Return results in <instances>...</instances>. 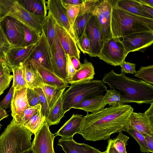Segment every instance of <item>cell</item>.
Listing matches in <instances>:
<instances>
[{"label":"cell","mask_w":153,"mask_h":153,"mask_svg":"<svg viewBox=\"0 0 153 153\" xmlns=\"http://www.w3.org/2000/svg\"><path fill=\"white\" fill-rule=\"evenodd\" d=\"M133 108L129 105L118 104L89 114L83 119L78 134L86 140L97 141L110 139L111 135L126 131Z\"/></svg>","instance_id":"obj_1"},{"label":"cell","mask_w":153,"mask_h":153,"mask_svg":"<svg viewBox=\"0 0 153 153\" xmlns=\"http://www.w3.org/2000/svg\"><path fill=\"white\" fill-rule=\"evenodd\" d=\"M102 81L120 93L123 104L153 103V85L143 80L127 77L122 72L117 74L112 70L104 75Z\"/></svg>","instance_id":"obj_2"},{"label":"cell","mask_w":153,"mask_h":153,"mask_svg":"<svg viewBox=\"0 0 153 153\" xmlns=\"http://www.w3.org/2000/svg\"><path fill=\"white\" fill-rule=\"evenodd\" d=\"M115 3L111 17L112 37L121 38L136 33L153 31V19L131 13L118 7Z\"/></svg>","instance_id":"obj_3"},{"label":"cell","mask_w":153,"mask_h":153,"mask_svg":"<svg viewBox=\"0 0 153 153\" xmlns=\"http://www.w3.org/2000/svg\"><path fill=\"white\" fill-rule=\"evenodd\" d=\"M33 134L13 118L0 135V153H19L30 149Z\"/></svg>","instance_id":"obj_4"},{"label":"cell","mask_w":153,"mask_h":153,"mask_svg":"<svg viewBox=\"0 0 153 153\" xmlns=\"http://www.w3.org/2000/svg\"><path fill=\"white\" fill-rule=\"evenodd\" d=\"M107 88L102 80H92L71 84L62 95L63 109L65 113L84 100L103 95Z\"/></svg>","instance_id":"obj_5"},{"label":"cell","mask_w":153,"mask_h":153,"mask_svg":"<svg viewBox=\"0 0 153 153\" xmlns=\"http://www.w3.org/2000/svg\"><path fill=\"white\" fill-rule=\"evenodd\" d=\"M114 0H97L93 13L96 18L103 45L112 37L111 29V14Z\"/></svg>","instance_id":"obj_6"},{"label":"cell","mask_w":153,"mask_h":153,"mask_svg":"<svg viewBox=\"0 0 153 153\" xmlns=\"http://www.w3.org/2000/svg\"><path fill=\"white\" fill-rule=\"evenodd\" d=\"M128 53L120 38L112 37L103 45L98 57L108 64L120 65Z\"/></svg>","instance_id":"obj_7"},{"label":"cell","mask_w":153,"mask_h":153,"mask_svg":"<svg viewBox=\"0 0 153 153\" xmlns=\"http://www.w3.org/2000/svg\"><path fill=\"white\" fill-rule=\"evenodd\" d=\"M0 27L12 47L21 46L24 38V25L9 16H6L0 21Z\"/></svg>","instance_id":"obj_8"},{"label":"cell","mask_w":153,"mask_h":153,"mask_svg":"<svg viewBox=\"0 0 153 153\" xmlns=\"http://www.w3.org/2000/svg\"><path fill=\"white\" fill-rule=\"evenodd\" d=\"M51 58L47 40L42 32L39 39L35 44L34 48L25 64L38 63L53 72Z\"/></svg>","instance_id":"obj_9"},{"label":"cell","mask_w":153,"mask_h":153,"mask_svg":"<svg viewBox=\"0 0 153 153\" xmlns=\"http://www.w3.org/2000/svg\"><path fill=\"white\" fill-rule=\"evenodd\" d=\"M7 15L16 19L24 25L34 30L40 34L42 32V25L46 18L38 16L30 12L19 3L18 0H15L13 7Z\"/></svg>","instance_id":"obj_10"},{"label":"cell","mask_w":153,"mask_h":153,"mask_svg":"<svg viewBox=\"0 0 153 153\" xmlns=\"http://www.w3.org/2000/svg\"><path fill=\"white\" fill-rule=\"evenodd\" d=\"M122 42L127 52H144L153 43V31L136 33L122 38Z\"/></svg>","instance_id":"obj_11"},{"label":"cell","mask_w":153,"mask_h":153,"mask_svg":"<svg viewBox=\"0 0 153 153\" xmlns=\"http://www.w3.org/2000/svg\"><path fill=\"white\" fill-rule=\"evenodd\" d=\"M45 119L41 128L35 134L31 148L36 153H55L53 141L56 135L52 134Z\"/></svg>","instance_id":"obj_12"},{"label":"cell","mask_w":153,"mask_h":153,"mask_svg":"<svg viewBox=\"0 0 153 153\" xmlns=\"http://www.w3.org/2000/svg\"><path fill=\"white\" fill-rule=\"evenodd\" d=\"M51 53L53 73L64 82L68 84L67 79L66 55L56 34L55 36Z\"/></svg>","instance_id":"obj_13"},{"label":"cell","mask_w":153,"mask_h":153,"mask_svg":"<svg viewBox=\"0 0 153 153\" xmlns=\"http://www.w3.org/2000/svg\"><path fill=\"white\" fill-rule=\"evenodd\" d=\"M85 32L90 42V53L88 55L91 57H98L103 44L96 18L94 15H92L88 20Z\"/></svg>","instance_id":"obj_14"},{"label":"cell","mask_w":153,"mask_h":153,"mask_svg":"<svg viewBox=\"0 0 153 153\" xmlns=\"http://www.w3.org/2000/svg\"><path fill=\"white\" fill-rule=\"evenodd\" d=\"M46 5L48 12L52 15L59 25L68 31L76 42L65 9L61 0H48L46 1Z\"/></svg>","instance_id":"obj_15"},{"label":"cell","mask_w":153,"mask_h":153,"mask_svg":"<svg viewBox=\"0 0 153 153\" xmlns=\"http://www.w3.org/2000/svg\"><path fill=\"white\" fill-rule=\"evenodd\" d=\"M35 45L11 48L6 57L5 62L9 67L12 69L23 66L34 49Z\"/></svg>","instance_id":"obj_16"},{"label":"cell","mask_w":153,"mask_h":153,"mask_svg":"<svg viewBox=\"0 0 153 153\" xmlns=\"http://www.w3.org/2000/svg\"><path fill=\"white\" fill-rule=\"evenodd\" d=\"M56 34L66 54L70 57L80 59V51L74 39L68 31L57 22L55 25Z\"/></svg>","instance_id":"obj_17"},{"label":"cell","mask_w":153,"mask_h":153,"mask_svg":"<svg viewBox=\"0 0 153 153\" xmlns=\"http://www.w3.org/2000/svg\"><path fill=\"white\" fill-rule=\"evenodd\" d=\"M128 127L137 130L144 136H153V120L144 113L132 112L129 118Z\"/></svg>","instance_id":"obj_18"},{"label":"cell","mask_w":153,"mask_h":153,"mask_svg":"<svg viewBox=\"0 0 153 153\" xmlns=\"http://www.w3.org/2000/svg\"><path fill=\"white\" fill-rule=\"evenodd\" d=\"M73 137H61L59 140L58 145L62 147L65 153H106V151L101 152L87 144L78 143L74 140Z\"/></svg>","instance_id":"obj_19"},{"label":"cell","mask_w":153,"mask_h":153,"mask_svg":"<svg viewBox=\"0 0 153 153\" xmlns=\"http://www.w3.org/2000/svg\"><path fill=\"white\" fill-rule=\"evenodd\" d=\"M27 88L14 90L11 104V116L17 122L24 111L29 106L27 96Z\"/></svg>","instance_id":"obj_20"},{"label":"cell","mask_w":153,"mask_h":153,"mask_svg":"<svg viewBox=\"0 0 153 153\" xmlns=\"http://www.w3.org/2000/svg\"><path fill=\"white\" fill-rule=\"evenodd\" d=\"M25 65L34 68L37 71L42 80L43 84L65 88L69 87L68 85V84L60 79L53 72L39 64L34 63Z\"/></svg>","instance_id":"obj_21"},{"label":"cell","mask_w":153,"mask_h":153,"mask_svg":"<svg viewBox=\"0 0 153 153\" xmlns=\"http://www.w3.org/2000/svg\"><path fill=\"white\" fill-rule=\"evenodd\" d=\"M82 115L73 114L68 120L55 134L61 137L68 138L78 133L83 119Z\"/></svg>","instance_id":"obj_22"},{"label":"cell","mask_w":153,"mask_h":153,"mask_svg":"<svg viewBox=\"0 0 153 153\" xmlns=\"http://www.w3.org/2000/svg\"><path fill=\"white\" fill-rule=\"evenodd\" d=\"M103 95L95 96L86 99L75 106L73 108L81 109L87 112H96L105 108L106 105L103 101Z\"/></svg>","instance_id":"obj_23"},{"label":"cell","mask_w":153,"mask_h":153,"mask_svg":"<svg viewBox=\"0 0 153 153\" xmlns=\"http://www.w3.org/2000/svg\"><path fill=\"white\" fill-rule=\"evenodd\" d=\"M95 74L94 67L92 63L86 58L82 63L81 68L76 72L69 84L89 81L92 80Z\"/></svg>","instance_id":"obj_24"},{"label":"cell","mask_w":153,"mask_h":153,"mask_svg":"<svg viewBox=\"0 0 153 153\" xmlns=\"http://www.w3.org/2000/svg\"><path fill=\"white\" fill-rule=\"evenodd\" d=\"M19 3L27 10L37 16L45 18L47 16L45 0H19Z\"/></svg>","instance_id":"obj_25"},{"label":"cell","mask_w":153,"mask_h":153,"mask_svg":"<svg viewBox=\"0 0 153 153\" xmlns=\"http://www.w3.org/2000/svg\"><path fill=\"white\" fill-rule=\"evenodd\" d=\"M116 5L120 8L138 16L153 19V17L145 12L141 4L137 0H117Z\"/></svg>","instance_id":"obj_26"},{"label":"cell","mask_w":153,"mask_h":153,"mask_svg":"<svg viewBox=\"0 0 153 153\" xmlns=\"http://www.w3.org/2000/svg\"><path fill=\"white\" fill-rule=\"evenodd\" d=\"M56 22L52 15L48 12L42 25V32L47 40L51 52L52 50L56 34L55 25Z\"/></svg>","instance_id":"obj_27"},{"label":"cell","mask_w":153,"mask_h":153,"mask_svg":"<svg viewBox=\"0 0 153 153\" xmlns=\"http://www.w3.org/2000/svg\"><path fill=\"white\" fill-rule=\"evenodd\" d=\"M50 110L52 108L66 88L56 86L43 84L42 88Z\"/></svg>","instance_id":"obj_28"},{"label":"cell","mask_w":153,"mask_h":153,"mask_svg":"<svg viewBox=\"0 0 153 153\" xmlns=\"http://www.w3.org/2000/svg\"><path fill=\"white\" fill-rule=\"evenodd\" d=\"M24 67L25 79L28 88L33 89L42 88L43 82L37 71L26 65H24Z\"/></svg>","instance_id":"obj_29"},{"label":"cell","mask_w":153,"mask_h":153,"mask_svg":"<svg viewBox=\"0 0 153 153\" xmlns=\"http://www.w3.org/2000/svg\"><path fill=\"white\" fill-rule=\"evenodd\" d=\"M92 15V13H86L78 15L76 18L72 26V30L77 45L79 39L84 32L88 20Z\"/></svg>","instance_id":"obj_30"},{"label":"cell","mask_w":153,"mask_h":153,"mask_svg":"<svg viewBox=\"0 0 153 153\" xmlns=\"http://www.w3.org/2000/svg\"><path fill=\"white\" fill-rule=\"evenodd\" d=\"M63 94L50 110L48 117L45 118L46 121L49 126L58 124L60 122L61 118L64 116L65 113L63 109Z\"/></svg>","instance_id":"obj_31"},{"label":"cell","mask_w":153,"mask_h":153,"mask_svg":"<svg viewBox=\"0 0 153 153\" xmlns=\"http://www.w3.org/2000/svg\"><path fill=\"white\" fill-rule=\"evenodd\" d=\"M41 109L38 110L23 126L34 134L41 128L45 119Z\"/></svg>","instance_id":"obj_32"},{"label":"cell","mask_w":153,"mask_h":153,"mask_svg":"<svg viewBox=\"0 0 153 153\" xmlns=\"http://www.w3.org/2000/svg\"><path fill=\"white\" fill-rule=\"evenodd\" d=\"M14 90H18L28 88L25 80L24 66L12 68Z\"/></svg>","instance_id":"obj_33"},{"label":"cell","mask_w":153,"mask_h":153,"mask_svg":"<svg viewBox=\"0 0 153 153\" xmlns=\"http://www.w3.org/2000/svg\"><path fill=\"white\" fill-rule=\"evenodd\" d=\"M24 25V38L21 47H26L35 44L39 39L40 34L34 30Z\"/></svg>","instance_id":"obj_34"},{"label":"cell","mask_w":153,"mask_h":153,"mask_svg":"<svg viewBox=\"0 0 153 153\" xmlns=\"http://www.w3.org/2000/svg\"><path fill=\"white\" fill-rule=\"evenodd\" d=\"M103 101L106 105L108 104V106L123 104L121 95L114 90H107L103 95Z\"/></svg>","instance_id":"obj_35"},{"label":"cell","mask_w":153,"mask_h":153,"mask_svg":"<svg viewBox=\"0 0 153 153\" xmlns=\"http://www.w3.org/2000/svg\"><path fill=\"white\" fill-rule=\"evenodd\" d=\"M142 79L144 81L153 84V65L141 67L133 76Z\"/></svg>","instance_id":"obj_36"},{"label":"cell","mask_w":153,"mask_h":153,"mask_svg":"<svg viewBox=\"0 0 153 153\" xmlns=\"http://www.w3.org/2000/svg\"><path fill=\"white\" fill-rule=\"evenodd\" d=\"M129 134L138 142L140 146V150L144 153H149L148 146L144 136L134 129L128 127L126 131Z\"/></svg>","instance_id":"obj_37"},{"label":"cell","mask_w":153,"mask_h":153,"mask_svg":"<svg viewBox=\"0 0 153 153\" xmlns=\"http://www.w3.org/2000/svg\"><path fill=\"white\" fill-rule=\"evenodd\" d=\"M113 139L114 146L119 153H127L126 146L129 139L128 137L120 132L118 135Z\"/></svg>","instance_id":"obj_38"},{"label":"cell","mask_w":153,"mask_h":153,"mask_svg":"<svg viewBox=\"0 0 153 153\" xmlns=\"http://www.w3.org/2000/svg\"><path fill=\"white\" fill-rule=\"evenodd\" d=\"M33 89L38 95L40 104L41 105V112L43 115L46 118L49 114L50 110L45 96L42 88H39Z\"/></svg>","instance_id":"obj_39"},{"label":"cell","mask_w":153,"mask_h":153,"mask_svg":"<svg viewBox=\"0 0 153 153\" xmlns=\"http://www.w3.org/2000/svg\"><path fill=\"white\" fill-rule=\"evenodd\" d=\"M62 3L65 9L67 15L72 29L74 22L79 12L80 5H71Z\"/></svg>","instance_id":"obj_40"},{"label":"cell","mask_w":153,"mask_h":153,"mask_svg":"<svg viewBox=\"0 0 153 153\" xmlns=\"http://www.w3.org/2000/svg\"><path fill=\"white\" fill-rule=\"evenodd\" d=\"M12 47L0 27V59L5 61L6 55Z\"/></svg>","instance_id":"obj_41"},{"label":"cell","mask_w":153,"mask_h":153,"mask_svg":"<svg viewBox=\"0 0 153 153\" xmlns=\"http://www.w3.org/2000/svg\"><path fill=\"white\" fill-rule=\"evenodd\" d=\"M40 108L41 105L40 104L33 107L29 106L24 111L20 118L16 122L19 124L23 126L33 114Z\"/></svg>","instance_id":"obj_42"},{"label":"cell","mask_w":153,"mask_h":153,"mask_svg":"<svg viewBox=\"0 0 153 153\" xmlns=\"http://www.w3.org/2000/svg\"><path fill=\"white\" fill-rule=\"evenodd\" d=\"M77 46L79 49L84 54L90 53V45L89 39L85 31L78 40Z\"/></svg>","instance_id":"obj_43"},{"label":"cell","mask_w":153,"mask_h":153,"mask_svg":"<svg viewBox=\"0 0 153 153\" xmlns=\"http://www.w3.org/2000/svg\"><path fill=\"white\" fill-rule=\"evenodd\" d=\"M15 1V0H0V17L1 20L9 13L13 7Z\"/></svg>","instance_id":"obj_44"},{"label":"cell","mask_w":153,"mask_h":153,"mask_svg":"<svg viewBox=\"0 0 153 153\" xmlns=\"http://www.w3.org/2000/svg\"><path fill=\"white\" fill-rule=\"evenodd\" d=\"M10 72L6 73L0 76V96L8 88L13 79V75Z\"/></svg>","instance_id":"obj_45"},{"label":"cell","mask_w":153,"mask_h":153,"mask_svg":"<svg viewBox=\"0 0 153 153\" xmlns=\"http://www.w3.org/2000/svg\"><path fill=\"white\" fill-rule=\"evenodd\" d=\"M27 96L30 106H35L40 104L38 95L33 89L27 88Z\"/></svg>","instance_id":"obj_46"},{"label":"cell","mask_w":153,"mask_h":153,"mask_svg":"<svg viewBox=\"0 0 153 153\" xmlns=\"http://www.w3.org/2000/svg\"><path fill=\"white\" fill-rule=\"evenodd\" d=\"M14 91L12 85L9 91L3 100L0 102V105L5 109L11 107V104Z\"/></svg>","instance_id":"obj_47"},{"label":"cell","mask_w":153,"mask_h":153,"mask_svg":"<svg viewBox=\"0 0 153 153\" xmlns=\"http://www.w3.org/2000/svg\"><path fill=\"white\" fill-rule=\"evenodd\" d=\"M121 72L126 74H134L135 73L136 64L123 61L120 64Z\"/></svg>","instance_id":"obj_48"},{"label":"cell","mask_w":153,"mask_h":153,"mask_svg":"<svg viewBox=\"0 0 153 153\" xmlns=\"http://www.w3.org/2000/svg\"><path fill=\"white\" fill-rule=\"evenodd\" d=\"M66 55L67 58V79L68 83L69 84V82L71 80L72 78L74 76L76 71L73 66L69 55L68 54H67Z\"/></svg>","instance_id":"obj_49"},{"label":"cell","mask_w":153,"mask_h":153,"mask_svg":"<svg viewBox=\"0 0 153 153\" xmlns=\"http://www.w3.org/2000/svg\"><path fill=\"white\" fill-rule=\"evenodd\" d=\"M12 72V69L7 65L6 62L4 61L0 63V76Z\"/></svg>","instance_id":"obj_50"},{"label":"cell","mask_w":153,"mask_h":153,"mask_svg":"<svg viewBox=\"0 0 153 153\" xmlns=\"http://www.w3.org/2000/svg\"><path fill=\"white\" fill-rule=\"evenodd\" d=\"M146 141L150 152L153 153V136H144Z\"/></svg>","instance_id":"obj_51"},{"label":"cell","mask_w":153,"mask_h":153,"mask_svg":"<svg viewBox=\"0 0 153 153\" xmlns=\"http://www.w3.org/2000/svg\"><path fill=\"white\" fill-rule=\"evenodd\" d=\"M64 4L74 5H80L82 4L84 0H61Z\"/></svg>","instance_id":"obj_52"},{"label":"cell","mask_w":153,"mask_h":153,"mask_svg":"<svg viewBox=\"0 0 153 153\" xmlns=\"http://www.w3.org/2000/svg\"><path fill=\"white\" fill-rule=\"evenodd\" d=\"M71 62L76 71L79 70L81 67L82 63L78 59L74 56L70 57Z\"/></svg>","instance_id":"obj_53"},{"label":"cell","mask_w":153,"mask_h":153,"mask_svg":"<svg viewBox=\"0 0 153 153\" xmlns=\"http://www.w3.org/2000/svg\"><path fill=\"white\" fill-rule=\"evenodd\" d=\"M108 145L105 150L106 153H114L113 151V140L112 139H109L108 140Z\"/></svg>","instance_id":"obj_54"},{"label":"cell","mask_w":153,"mask_h":153,"mask_svg":"<svg viewBox=\"0 0 153 153\" xmlns=\"http://www.w3.org/2000/svg\"><path fill=\"white\" fill-rule=\"evenodd\" d=\"M141 4L144 10L153 17V7L143 4Z\"/></svg>","instance_id":"obj_55"},{"label":"cell","mask_w":153,"mask_h":153,"mask_svg":"<svg viewBox=\"0 0 153 153\" xmlns=\"http://www.w3.org/2000/svg\"><path fill=\"white\" fill-rule=\"evenodd\" d=\"M144 113L150 119L153 120V103L151 104L149 107Z\"/></svg>","instance_id":"obj_56"},{"label":"cell","mask_w":153,"mask_h":153,"mask_svg":"<svg viewBox=\"0 0 153 153\" xmlns=\"http://www.w3.org/2000/svg\"><path fill=\"white\" fill-rule=\"evenodd\" d=\"M9 115L5 109L3 108L0 105V122L2 120L7 117Z\"/></svg>","instance_id":"obj_57"},{"label":"cell","mask_w":153,"mask_h":153,"mask_svg":"<svg viewBox=\"0 0 153 153\" xmlns=\"http://www.w3.org/2000/svg\"><path fill=\"white\" fill-rule=\"evenodd\" d=\"M137 1L141 4L153 7V0H137Z\"/></svg>","instance_id":"obj_58"},{"label":"cell","mask_w":153,"mask_h":153,"mask_svg":"<svg viewBox=\"0 0 153 153\" xmlns=\"http://www.w3.org/2000/svg\"><path fill=\"white\" fill-rule=\"evenodd\" d=\"M19 153H36L32 149V148L23 151Z\"/></svg>","instance_id":"obj_59"},{"label":"cell","mask_w":153,"mask_h":153,"mask_svg":"<svg viewBox=\"0 0 153 153\" xmlns=\"http://www.w3.org/2000/svg\"><path fill=\"white\" fill-rule=\"evenodd\" d=\"M113 151L114 153H119L115 148L114 146Z\"/></svg>","instance_id":"obj_60"},{"label":"cell","mask_w":153,"mask_h":153,"mask_svg":"<svg viewBox=\"0 0 153 153\" xmlns=\"http://www.w3.org/2000/svg\"><path fill=\"white\" fill-rule=\"evenodd\" d=\"M4 61L0 59V63H2Z\"/></svg>","instance_id":"obj_61"},{"label":"cell","mask_w":153,"mask_h":153,"mask_svg":"<svg viewBox=\"0 0 153 153\" xmlns=\"http://www.w3.org/2000/svg\"><path fill=\"white\" fill-rule=\"evenodd\" d=\"M2 125L1 124H0V131L1 129V128L2 127Z\"/></svg>","instance_id":"obj_62"},{"label":"cell","mask_w":153,"mask_h":153,"mask_svg":"<svg viewBox=\"0 0 153 153\" xmlns=\"http://www.w3.org/2000/svg\"><path fill=\"white\" fill-rule=\"evenodd\" d=\"M1 20V18H0V21Z\"/></svg>","instance_id":"obj_63"}]
</instances>
